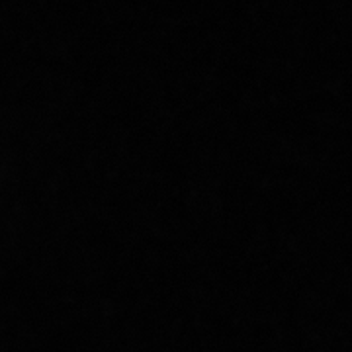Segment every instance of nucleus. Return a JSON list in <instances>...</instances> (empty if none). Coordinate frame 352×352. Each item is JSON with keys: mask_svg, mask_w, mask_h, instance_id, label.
<instances>
[]
</instances>
